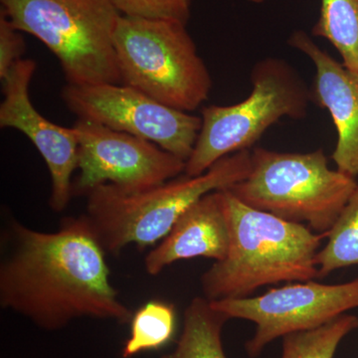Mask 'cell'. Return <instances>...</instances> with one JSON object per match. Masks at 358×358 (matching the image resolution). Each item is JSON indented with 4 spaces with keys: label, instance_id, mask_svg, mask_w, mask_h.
<instances>
[{
    "label": "cell",
    "instance_id": "obj_1",
    "mask_svg": "<svg viewBox=\"0 0 358 358\" xmlns=\"http://www.w3.org/2000/svg\"><path fill=\"white\" fill-rule=\"evenodd\" d=\"M0 306L44 331L82 317L129 324L134 313L110 282L106 251L85 217H67L54 232L13 219L2 237Z\"/></svg>",
    "mask_w": 358,
    "mask_h": 358
},
{
    "label": "cell",
    "instance_id": "obj_2",
    "mask_svg": "<svg viewBox=\"0 0 358 358\" xmlns=\"http://www.w3.org/2000/svg\"><path fill=\"white\" fill-rule=\"evenodd\" d=\"M231 240L227 255L201 277L209 301L251 296L268 285L307 282L319 278L317 252L324 235L252 208L223 190Z\"/></svg>",
    "mask_w": 358,
    "mask_h": 358
},
{
    "label": "cell",
    "instance_id": "obj_3",
    "mask_svg": "<svg viewBox=\"0 0 358 358\" xmlns=\"http://www.w3.org/2000/svg\"><path fill=\"white\" fill-rule=\"evenodd\" d=\"M251 150L228 155L197 176L183 173L150 189L126 192L105 183L86 193L85 217L106 253L129 245L143 250L162 241L176 221L208 193L229 189L248 176Z\"/></svg>",
    "mask_w": 358,
    "mask_h": 358
},
{
    "label": "cell",
    "instance_id": "obj_4",
    "mask_svg": "<svg viewBox=\"0 0 358 358\" xmlns=\"http://www.w3.org/2000/svg\"><path fill=\"white\" fill-rule=\"evenodd\" d=\"M16 29L57 58L67 84H122L114 37L122 13L112 0H0Z\"/></svg>",
    "mask_w": 358,
    "mask_h": 358
},
{
    "label": "cell",
    "instance_id": "obj_5",
    "mask_svg": "<svg viewBox=\"0 0 358 358\" xmlns=\"http://www.w3.org/2000/svg\"><path fill=\"white\" fill-rule=\"evenodd\" d=\"M251 171L228 192L252 208L291 222L308 224L327 236L358 185L329 169L324 150L280 152L251 150Z\"/></svg>",
    "mask_w": 358,
    "mask_h": 358
},
{
    "label": "cell",
    "instance_id": "obj_6",
    "mask_svg": "<svg viewBox=\"0 0 358 358\" xmlns=\"http://www.w3.org/2000/svg\"><path fill=\"white\" fill-rule=\"evenodd\" d=\"M114 44L122 85L186 113L210 95V73L185 23L122 15Z\"/></svg>",
    "mask_w": 358,
    "mask_h": 358
},
{
    "label": "cell",
    "instance_id": "obj_7",
    "mask_svg": "<svg viewBox=\"0 0 358 358\" xmlns=\"http://www.w3.org/2000/svg\"><path fill=\"white\" fill-rule=\"evenodd\" d=\"M251 93L230 106L210 105L201 112V129L185 174L206 173L219 160L250 148L282 117L303 119L312 93L287 61L268 57L251 73Z\"/></svg>",
    "mask_w": 358,
    "mask_h": 358
},
{
    "label": "cell",
    "instance_id": "obj_8",
    "mask_svg": "<svg viewBox=\"0 0 358 358\" xmlns=\"http://www.w3.org/2000/svg\"><path fill=\"white\" fill-rule=\"evenodd\" d=\"M61 98L77 119L145 138L185 162L201 129V117L173 109L126 85L67 84Z\"/></svg>",
    "mask_w": 358,
    "mask_h": 358
},
{
    "label": "cell",
    "instance_id": "obj_9",
    "mask_svg": "<svg viewBox=\"0 0 358 358\" xmlns=\"http://www.w3.org/2000/svg\"><path fill=\"white\" fill-rule=\"evenodd\" d=\"M212 307L231 319L256 324L253 338L245 345L255 358L275 339L308 331L358 308V278L345 284L299 282L271 289L258 296L210 301Z\"/></svg>",
    "mask_w": 358,
    "mask_h": 358
},
{
    "label": "cell",
    "instance_id": "obj_10",
    "mask_svg": "<svg viewBox=\"0 0 358 358\" xmlns=\"http://www.w3.org/2000/svg\"><path fill=\"white\" fill-rule=\"evenodd\" d=\"M78 176L74 195L110 183L126 192L150 189L185 173V162L152 141L77 119Z\"/></svg>",
    "mask_w": 358,
    "mask_h": 358
},
{
    "label": "cell",
    "instance_id": "obj_11",
    "mask_svg": "<svg viewBox=\"0 0 358 358\" xmlns=\"http://www.w3.org/2000/svg\"><path fill=\"white\" fill-rule=\"evenodd\" d=\"M37 63L21 59L2 80L3 100L0 103V128L13 129L29 138L44 159L50 173L49 206L62 212L73 195V174L78 169L76 129L54 124L33 106L29 89Z\"/></svg>",
    "mask_w": 358,
    "mask_h": 358
},
{
    "label": "cell",
    "instance_id": "obj_12",
    "mask_svg": "<svg viewBox=\"0 0 358 358\" xmlns=\"http://www.w3.org/2000/svg\"><path fill=\"white\" fill-rule=\"evenodd\" d=\"M291 47L305 54L315 67L312 101L327 110L338 133L333 154L336 169L358 176V72L331 57L307 34L298 30L289 39Z\"/></svg>",
    "mask_w": 358,
    "mask_h": 358
},
{
    "label": "cell",
    "instance_id": "obj_13",
    "mask_svg": "<svg viewBox=\"0 0 358 358\" xmlns=\"http://www.w3.org/2000/svg\"><path fill=\"white\" fill-rule=\"evenodd\" d=\"M231 240L223 190L208 193L176 221L171 232L145 258V272L159 275L171 264L186 259L222 261Z\"/></svg>",
    "mask_w": 358,
    "mask_h": 358
},
{
    "label": "cell",
    "instance_id": "obj_14",
    "mask_svg": "<svg viewBox=\"0 0 358 358\" xmlns=\"http://www.w3.org/2000/svg\"><path fill=\"white\" fill-rule=\"evenodd\" d=\"M227 315L212 307L210 301L196 296L183 315L182 333L173 352L162 358H227L222 331Z\"/></svg>",
    "mask_w": 358,
    "mask_h": 358
},
{
    "label": "cell",
    "instance_id": "obj_15",
    "mask_svg": "<svg viewBox=\"0 0 358 358\" xmlns=\"http://www.w3.org/2000/svg\"><path fill=\"white\" fill-rule=\"evenodd\" d=\"M313 36L327 39L348 69L358 72V0H322Z\"/></svg>",
    "mask_w": 358,
    "mask_h": 358
},
{
    "label": "cell",
    "instance_id": "obj_16",
    "mask_svg": "<svg viewBox=\"0 0 358 358\" xmlns=\"http://www.w3.org/2000/svg\"><path fill=\"white\" fill-rule=\"evenodd\" d=\"M131 334L122 350V358L162 350L173 341L176 329V313L173 303L150 301L134 313Z\"/></svg>",
    "mask_w": 358,
    "mask_h": 358
},
{
    "label": "cell",
    "instance_id": "obj_17",
    "mask_svg": "<svg viewBox=\"0 0 358 358\" xmlns=\"http://www.w3.org/2000/svg\"><path fill=\"white\" fill-rule=\"evenodd\" d=\"M327 236L329 241L317 255L319 278L358 266V185Z\"/></svg>",
    "mask_w": 358,
    "mask_h": 358
},
{
    "label": "cell",
    "instance_id": "obj_18",
    "mask_svg": "<svg viewBox=\"0 0 358 358\" xmlns=\"http://www.w3.org/2000/svg\"><path fill=\"white\" fill-rule=\"evenodd\" d=\"M358 329V317L339 315L315 329L282 336V358H334L339 343Z\"/></svg>",
    "mask_w": 358,
    "mask_h": 358
},
{
    "label": "cell",
    "instance_id": "obj_19",
    "mask_svg": "<svg viewBox=\"0 0 358 358\" xmlns=\"http://www.w3.org/2000/svg\"><path fill=\"white\" fill-rule=\"evenodd\" d=\"M122 15L180 21L187 25L189 0H112Z\"/></svg>",
    "mask_w": 358,
    "mask_h": 358
},
{
    "label": "cell",
    "instance_id": "obj_20",
    "mask_svg": "<svg viewBox=\"0 0 358 358\" xmlns=\"http://www.w3.org/2000/svg\"><path fill=\"white\" fill-rule=\"evenodd\" d=\"M26 51L24 38L0 11V79L4 80Z\"/></svg>",
    "mask_w": 358,
    "mask_h": 358
},
{
    "label": "cell",
    "instance_id": "obj_21",
    "mask_svg": "<svg viewBox=\"0 0 358 358\" xmlns=\"http://www.w3.org/2000/svg\"><path fill=\"white\" fill-rule=\"evenodd\" d=\"M247 1L252 2V3L260 4L263 3L265 0H247Z\"/></svg>",
    "mask_w": 358,
    "mask_h": 358
},
{
    "label": "cell",
    "instance_id": "obj_22",
    "mask_svg": "<svg viewBox=\"0 0 358 358\" xmlns=\"http://www.w3.org/2000/svg\"><path fill=\"white\" fill-rule=\"evenodd\" d=\"M190 2H192V0H189Z\"/></svg>",
    "mask_w": 358,
    "mask_h": 358
}]
</instances>
